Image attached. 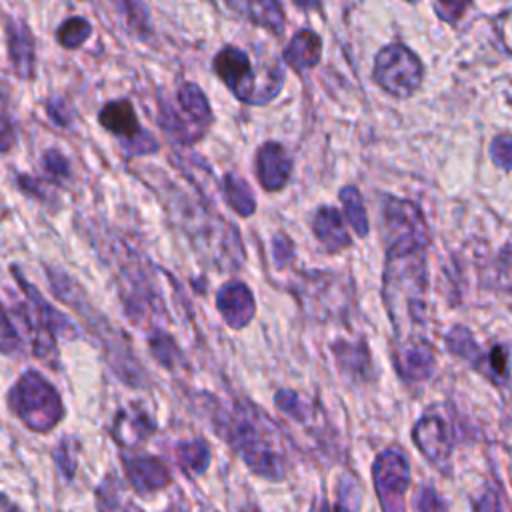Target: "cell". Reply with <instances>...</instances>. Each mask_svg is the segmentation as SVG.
Returning a JSON list of instances; mask_svg holds the SVG:
<instances>
[{
	"label": "cell",
	"mask_w": 512,
	"mask_h": 512,
	"mask_svg": "<svg viewBox=\"0 0 512 512\" xmlns=\"http://www.w3.org/2000/svg\"><path fill=\"white\" fill-rule=\"evenodd\" d=\"M412 438L418 450L428 458V462H432L438 468L446 466L452 452V434L450 426L442 416H422L412 430Z\"/></svg>",
	"instance_id": "cell-11"
},
{
	"label": "cell",
	"mask_w": 512,
	"mask_h": 512,
	"mask_svg": "<svg viewBox=\"0 0 512 512\" xmlns=\"http://www.w3.org/2000/svg\"><path fill=\"white\" fill-rule=\"evenodd\" d=\"M56 456V462L62 470V474H66V478H70L74 474V468H76V460L70 456V450H68V440H62L60 446L56 448L54 452Z\"/></svg>",
	"instance_id": "cell-39"
},
{
	"label": "cell",
	"mask_w": 512,
	"mask_h": 512,
	"mask_svg": "<svg viewBox=\"0 0 512 512\" xmlns=\"http://www.w3.org/2000/svg\"><path fill=\"white\" fill-rule=\"evenodd\" d=\"M174 454L180 468L188 474H202L210 464V448L200 438L178 442L174 448Z\"/></svg>",
	"instance_id": "cell-24"
},
{
	"label": "cell",
	"mask_w": 512,
	"mask_h": 512,
	"mask_svg": "<svg viewBox=\"0 0 512 512\" xmlns=\"http://www.w3.org/2000/svg\"><path fill=\"white\" fill-rule=\"evenodd\" d=\"M226 6L248 18L252 24L268 28L274 34L284 30V14L278 2H228Z\"/></svg>",
	"instance_id": "cell-21"
},
{
	"label": "cell",
	"mask_w": 512,
	"mask_h": 512,
	"mask_svg": "<svg viewBox=\"0 0 512 512\" xmlns=\"http://www.w3.org/2000/svg\"><path fill=\"white\" fill-rule=\"evenodd\" d=\"M176 104L178 110L160 98L158 122L178 144H192L200 140L212 124V108L202 88L192 82L182 84L176 94Z\"/></svg>",
	"instance_id": "cell-6"
},
{
	"label": "cell",
	"mask_w": 512,
	"mask_h": 512,
	"mask_svg": "<svg viewBox=\"0 0 512 512\" xmlns=\"http://www.w3.org/2000/svg\"><path fill=\"white\" fill-rule=\"evenodd\" d=\"M22 340L18 336V330L12 322V318L4 312V320H2V352L4 354H14L16 350H20Z\"/></svg>",
	"instance_id": "cell-37"
},
{
	"label": "cell",
	"mask_w": 512,
	"mask_h": 512,
	"mask_svg": "<svg viewBox=\"0 0 512 512\" xmlns=\"http://www.w3.org/2000/svg\"><path fill=\"white\" fill-rule=\"evenodd\" d=\"M92 34V26L86 18H80V16H72L68 20H64L60 26H58V32H56V40L60 46L68 48V50H74L78 46H82Z\"/></svg>",
	"instance_id": "cell-28"
},
{
	"label": "cell",
	"mask_w": 512,
	"mask_h": 512,
	"mask_svg": "<svg viewBox=\"0 0 512 512\" xmlns=\"http://www.w3.org/2000/svg\"><path fill=\"white\" fill-rule=\"evenodd\" d=\"M14 278L20 282V286H22V292H24V296H26V300L30 302V306L34 308V312L38 314V318H40V322L54 334V336H64V338H76V334H78V328L60 312V310H56L52 304H48L46 302V298L32 286V284H28L24 278H22V274L14 268Z\"/></svg>",
	"instance_id": "cell-18"
},
{
	"label": "cell",
	"mask_w": 512,
	"mask_h": 512,
	"mask_svg": "<svg viewBox=\"0 0 512 512\" xmlns=\"http://www.w3.org/2000/svg\"><path fill=\"white\" fill-rule=\"evenodd\" d=\"M118 8H122L124 12H126V18H128V24L134 28L136 24L134 22H138V30L142 32V34H146L150 28H148V10H146V6L144 4H140V10H138V14H134L136 12V8H134V2H122V4H118Z\"/></svg>",
	"instance_id": "cell-38"
},
{
	"label": "cell",
	"mask_w": 512,
	"mask_h": 512,
	"mask_svg": "<svg viewBox=\"0 0 512 512\" xmlns=\"http://www.w3.org/2000/svg\"><path fill=\"white\" fill-rule=\"evenodd\" d=\"M42 168L52 174L54 178H66L70 176V170H68V162L66 158L58 152V150H46L42 154Z\"/></svg>",
	"instance_id": "cell-34"
},
{
	"label": "cell",
	"mask_w": 512,
	"mask_h": 512,
	"mask_svg": "<svg viewBox=\"0 0 512 512\" xmlns=\"http://www.w3.org/2000/svg\"><path fill=\"white\" fill-rule=\"evenodd\" d=\"M154 422L152 418L138 408H128V410H120L114 418L112 424V436L118 444L122 446H136L142 440H146L152 432H154Z\"/></svg>",
	"instance_id": "cell-20"
},
{
	"label": "cell",
	"mask_w": 512,
	"mask_h": 512,
	"mask_svg": "<svg viewBox=\"0 0 512 512\" xmlns=\"http://www.w3.org/2000/svg\"><path fill=\"white\" fill-rule=\"evenodd\" d=\"M372 76L376 84L396 98H408L422 82L420 58L404 44H388L374 58Z\"/></svg>",
	"instance_id": "cell-7"
},
{
	"label": "cell",
	"mask_w": 512,
	"mask_h": 512,
	"mask_svg": "<svg viewBox=\"0 0 512 512\" xmlns=\"http://www.w3.org/2000/svg\"><path fill=\"white\" fill-rule=\"evenodd\" d=\"M98 122L110 134L118 136V140L126 148L128 156H142V154H152L158 150L156 138L150 132L140 128L134 106L126 98L112 100V102L104 104L98 114Z\"/></svg>",
	"instance_id": "cell-9"
},
{
	"label": "cell",
	"mask_w": 512,
	"mask_h": 512,
	"mask_svg": "<svg viewBox=\"0 0 512 512\" xmlns=\"http://www.w3.org/2000/svg\"><path fill=\"white\" fill-rule=\"evenodd\" d=\"M416 512H446V502L432 486H422L414 496Z\"/></svg>",
	"instance_id": "cell-31"
},
{
	"label": "cell",
	"mask_w": 512,
	"mask_h": 512,
	"mask_svg": "<svg viewBox=\"0 0 512 512\" xmlns=\"http://www.w3.org/2000/svg\"><path fill=\"white\" fill-rule=\"evenodd\" d=\"M274 402L280 412L288 414L290 418H294L296 422H302V424L310 422L316 412V406L306 396H302L294 390H278L274 396Z\"/></svg>",
	"instance_id": "cell-27"
},
{
	"label": "cell",
	"mask_w": 512,
	"mask_h": 512,
	"mask_svg": "<svg viewBox=\"0 0 512 512\" xmlns=\"http://www.w3.org/2000/svg\"><path fill=\"white\" fill-rule=\"evenodd\" d=\"M214 72L238 100L252 106H262L270 102L284 86L282 64L274 60L272 64H268V70L258 76L252 70L248 54L236 46H224L214 56Z\"/></svg>",
	"instance_id": "cell-4"
},
{
	"label": "cell",
	"mask_w": 512,
	"mask_h": 512,
	"mask_svg": "<svg viewBox=\"0 0 512 512\" xmlns=\"http://www.w3.org/2000/svg\"><path fill=\"white\" fill-rule=\"evenodd\" d=\"M490 156L496 166L510 170L512 168V136L500 134L490 144Z\"/></svg>",
	"instance_id": "cell-32"
},
{
	"label": "cell",
	"mask_w": 512,
	"mask_h": 512,
	"mask_svg": "<svg viewBox=\"0 0 512 512\" xmlns=\"http://www.w3.org/2000/svg\"><path fill=\"white\" fill-rule=\"evenodd\" d=\"M96 500H98V512H144L130 498L122 496L120 482L114 476L106 478L100 484L96 492Z\"/></svg>",
	"instance_id": "cell-25"
},
{
	"label": "cell",
	"mask_w": 512,
	"mask_h": 512,
	"mask_svg": "<svg viewBox=\"0 0 512 512\" xmlns=\"http://www.w3.org/2000/svg\"><path fill=\"white\" fill-rule=\"evenodd\" d=\"M150 350L154 358L164 366H174L178 358V346L166 332H154L150 336Z\"/></svg>",
	"instance_id": "cell-30"
},
{
	"label": "cell",
	"mask_w": 512,
	"mask_h": 512,
	"mask_svg": "<svg viewBox=\"0 0 512 512\" xmlns=\"http://www.w3.org/2000/svg\"><path fill=\"white\" fill-rule=\"evenodd\" d=\"M206 414L230 448L242 462L266 480H282L286 474V458L274 422L248 402L224 406L214 396L204 394Z\"/></svg>",
	"instance_id": "cell-2"
},
{
	"label": "cell",
	"mask_w": 512,
	"mask_h": 512,
	"mask_svg": "<svg viewBox=\"0 0 512 512\" xmlns=\"http://www.w3.org/2000/svg\"><path fill=\"white\" fill-rule=\"evenodd\" d=\"M166 210L174 216L178 226L188 234L196 252L218 268H238L244 262V248L238 230L202 202L188 198L182 190L166 184L160 188Z\"/></svg>",
	"instance_id": "cell-3"
},
{
	"label": "cell",
	"mask_w": 512,
	"mask_h": 512,
	"mask_svg": "<svg viewBox=\"0 0 512 512\" xmlns=\"http://www.w3.org/2000/svg\"><path fill=\"white\" fill-rule=\"evenodd\" d=\"M46 110H48V116L58 124V126H68L72 122V108L68 106V102L64 98H50L46 102Z\"/></svg>",
	"instance_id": "cell-36"
},
{
	"label": "cell",
	"mask_w": 512,
	"mask_h": 512,
	"mask_svg": "<svg viewBox=\"0 0 512 512\" xmlns=\"http://www.w3.org/2000/svg\"><path fill=\"white\" fill-rule=\"evenodd\" d=\"M294 256V244L290 240V236L286 234H276L272 240V258L276 268H284Z\"/></svg>",
	"instance_id": "cell-33"
},
{
	"label": "cell",
	"mask_w": 512,
	"mask_h": 512,
	"mask_svg": "<svg viewBox=\"0 0 512 512\" xmlns=\"http://www.w3.org/2000/svg\"><path fill=\"white\" fill-rule=\"evenodd\" d=\"M372 482L382 512H406L410 464L404 450L396 446L382 450L372 464Z\"/></svg>",
	"instance_id": "cell-8"
},
{
	"label": "cell",
	"mask_w": 512,
	"mask_h": 512,
	"mask_svg": "<svg viewBox=\"0 0 512 512\" xmlns=\"http://www.w3.org/2000/svg\"><path fill=\"white\" fill-rule=\"evenodd\" d=\"M382 236L386 248L382 300L396 342L426 338L430 234L420 208L406 198L386 196L382 200Z\"/></svg>",
	"instance_id": "cell-1"
},
{
	"label": "cell",
	"mask_w": 512,
	"mask_h": 512,
	"mask_svg": "<svg viewBox=\"0 0 512 512\" xmlns=\"http://www.w3.org/2000/svg\"><path fill=\"white\" fill-rule=\"evenodd\" d=\"M10 406L34 432H48L64 418V404L54 386L38 372H24L10 390Z\"/></svg>",
	"instance_id": "cell-5"
},
{
	"label": "cell",
	"mask_w": 512,
	"mask_h": 512,
	"mask_svg": "<svg viewBox=\"0 0 512 512\" xmlns=\"http://www.w3.org/2000/svg\"><path fill=\"white\" fill-rule=\"evenodd\" d=\"M122 462L132 488L140 494L162 490L172 482L168 466L156 456H128Z\"/></svg>",
	"instance_id": "cell-16"
},
{
	"label": "cell",
	"mask_w": 512,
	"mask_h": 512,
	"mask_svg": "<svg viewBox=\"0 0 512 512\" xmlns=\"http://www.w3.org/2000/svg\"><path fill=\"white\" fill-rule=\"evenodd\" d=\"M394 362H396L398 374L404 380L420 382L432 376L436 366V356H434L432 344L426 338H420V340L396 342Z\"/></svg>",
	"instance_id": "cell-13"
},
{
	"label": "cell",
	"mask_w": 512,
	"mask_h": 512,
	"mask_svg": "<svg viewBox=\"0 0 512 512\" xmlns=\"http://www.w3.org/2000/svg\"><path fill=\"white\" fill-rule=\"evenodd\" d=\"M4 28H6L8 58L12 62L14 74L22 80H30L34 76V60H36L34 36L26 26V22L14 16L6 18Z\"/></svg>",
	"instance_id": "cell-15"
},
{
	"label": "cell",
	"mask_w": 512,
	"mask_h": 512,
	"mask_svg": "<svg viewBox=\"0 0 512 512\" xmlns=\"http://www.w3.org/2000/svg\"><path fill=\"white\" fill-rule=\"evenodd\" d=\"M320 56H322V40L310 28L298 30L282 52V58L286 60V64L298 72L314 68L320 62Z\"/></svg>",
	"instance_id": "cell-19"
},
{
	"label": "cell",
	"mask_w": 512,
	"mask_h": 512,
	"mask_svg": "<svg viewBox=\"0 0 512 512\" xmlns=\"http://www.w3.org/2000/svg\"><path fill=\"white\" fill-rule=\"evenodd\" d=\"M472 512H504L498 492L492 486H488L478 498L472 500Z\"/></svg>",
	"instance_id": "cell-35"
},
{
	"label": "cell",
	"mask_w": 512,
	"mask_h": 512,
	"mask_svg": "<svg viewBox=\"0 0 512 512\" xmlns=\"http://www.w3.org/2000/svg\"><path fill=\"white\" fill-rule=\"evenodd\" d=\"M2 512H20V510L4 496V500H2Z\"/></svg>",
	"instance_id": "cell-40"
},
{
	"label": "cell",
	"mask_w": 512,
	"mask_h": 512,
	"mask_svg": "<svg viewBox=\"0 0 512 512\" xmlns=\"http://www.w3.org/2000/svg\"><path fill=\"white\" fill-rule=\"evenodd\" d=\"M222 194H224V202L240 216H250L256 210V198L252 194V188L248 186V182L232 172L224 174L222 180Z\"/></svg>",
	"instance_id": "cell-22"
},
{
	"label": "cell",
	"mask_w": 512,
	"mask_h": 512,
	"mask_svg": "<svg viewBox=\"0 0 512 512\" xmlns=\"http://www.w3.org/2000/svg\"><path fill=\"white\" fill-rule=\"evenodd\" d=\"M258 182L268 192L282 190L292 174V160L280 142H264L256 152Z\"/></svg>",
	"instance_id": "cell-14"
},
{
	"label": "cell",
	"mask_w": 512,
	"mask_h": 512,
	"mask_svg": "<svg viewBox=\"0 0 512 512\" xmlns=\"http://www.w3.org/2000/svg\"><path fill=\"white\" fill-rule=\"evenodd\" d=\"M216 308L230 328H244L256 316V302L250 288L240 280H228L216 294Z\"/></svg>",
	"instance_id": "cell-12"
},
{
	"label": "cell",
	"mask_w": 512,
	"mask_h": 512,
	"mask_svg": "<svg viewBox=\"0 0 512 512\" xmlns=\"http://www.w3.org/2000/svg\"><path fill=\"white\" fill-rule=\"evenodd\" d=\"M312 230L324 252L336 254L352 244V238L334 206H320L312 218Z\"/></svg>",
	"instance_id": "cell-17"
},
{
	"label": "cell",
	"mask_w": 512,
	"mask_h": 512,
	"mask_svg": "<svg viewBox=\"0 0 512 512\" xmlns=\"http://www.w3.org/2000/svg\"><path fill=\"white\" fill-rule=\"evenodd\" d=\"M338 494L332 512H358L360 510V486L358 480L350 474H344L338 480Z\"/></svg>",
	"instance_id": "cell-29"
},
{
	"label": "cell",
	"mask_w": 512,
	"mask_h": 512,
	"mask_svg": "<svg viewBox=\"0 0 512 512\" xmlns=\"http://www.w3.org/2000/svg\"><path fill=\"white\" fill-rule=\"evenodd\" d=\"M340 202L344 206V216L348 220V224L352 226V230L364 238L370 230L368 226V216H366V210H364V202H362V196L358 192L356 186H344L340 190Z\"/></svg>",
	"instance_id": "cell-26"
},
{
	"label": "cell",
	"mask_w": 512,
	"mask_h": 512,
	"mask_svg": "<svg viewBox=\"0 0 512 512\" xmlns=\"http://www.w3.org/2000/svg\"><path fill=\"white\" fill-rule=\"evenodd\" d=\"M332 350L342 372H348L350 376H366L370 368V354L362 342L340 340L332 346Z\"/></svg>",
	"instance_id": "cell-23"
},
{
	"label": "cell",
	"mask_w": 512,
	"mask_h": 512,
	"mask_svg": "<svg viewBox=\"0 0 512 512\" xmlns=\"http://www.w3.org/2000/svg\"><path fill=\"white\" fill-rule=\"evenodd\" d=\"M446 346L452 354L464 358L474 364L478 370H484L496 382H504L508 378V354L502 348H494L492 352H484L474 340L472 332L464 326H454L446 334Z\"/></svg>",
	"instance_id": "cell-10"
}]
</instances>
